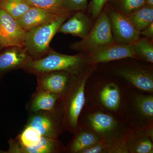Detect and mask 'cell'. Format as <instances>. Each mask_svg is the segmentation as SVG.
<instances>
[{"instance_id": "obj_3", "label": "cell", "mask_w": 153, "mask_h": 153, "mask_svg": "<svg viewBox=\"0 0 153 153\" xmlns=\"http://www.w3.org/2000/svg\"><path fill=\"white\" fill-rule=\"evenodd\" d=\"M90 66L86 57L81 55H64L50 50L40 59H32L24 71L34 75L53 71H65L73 75H79Z\"/></svg>"}, {"instance_id": "obj_5", "label": "cell", "mask_w": 153, "mask_h": 153, "mask_svg": "<svg viewBox=\"0 0 153 153\" xmlns=\"http://www.w3.org/2000/svg\"><path fill=\"white\" fill-rule=\"evenodd\" d=\"M85 96L90 102L84 106L101 110L114 115L123 117V97L120 88L115 82L108 81L91 88L90 93Z\"/></svg>"}, {"instance_id": "obj_27", "label": "cell", "mask_w": 153, "mask_h": 153, "mask_svg": "<svg viewBox=\"0 0 153 153\" xmlns=\"http://www.w3.org/2000/svg\"><path fill=\"white\" fill-rule=\"evenodd\" d=\"M88 0H63L64 5L68 12L77 11L86 8Z\"/></svg>"}, {"instance_id": "obj_10", "label": "cell", "mask_w": 153, "mask_h": 153, "mask_svg": "<svg viewBox=\"0 0 153 153\" xmlns=\"http://www.w3.org/2000/svg\"><path fill=\"white\" fill-rule=\"evenodd\" d=\"M133 44H111L88 53L86 59L89 65L108 63L127 58H137Z\"/></svg>"}, {"instance_id": "obj_23", "label": "cell", "mask_w": 153, "mask_h": 153, "mask_svg": "<svg viewBox=\"0 0 153 153\" xmlns=\"http://www.w3.org/2000/svg\"><path fill=\"white\" fill-rule=\"evenodd\" d=\"M31 7H36L47 10L60 16H69L63 0H25Z\"/></svg>"}, {"instance_id": "obj_24", "label": "cell", "mask_w": 153, "mask_h": 153, "mask_svg": "<svg viewBox=\"0 0 153 153\" xmlns=\"http://www.w3.org/2000/svg\"><path fill=\"white\" fill-rule=\"evenodd\" d=\"M41 137L38 130L29 126H25L15 140L23 146L31 147L36 146L40 141Z\"/></svg>"}, {"instance_id": "obj_7", "label": "cell", "mask_w": 153, "mask_h": 153, "mask_svg": "<svg viewBox=\"0 0 153 153\" xmlns=\"http://www.w3.org/2000/svg\"><path fill=\"white\" fill-rule=\"evenodd\" d=\"M25 126L36 129L42 136L58 139L65 130L62 100L52 109L29 114Z\"/></svg>"}, {"instance_id": "obj_8", "label": "cell", "mask_w": 153, "mask_h": 153, "mask_svg": "<svg viewBox=\"0 0 153 153\" xmlns=\"http://www.w3.org/2000/svg\"><path fill=\"white\" fill-rule=\"evenodd\" d=\"M111 26L108 15L102 13L93 28L85 38L75 42L70 46L75 51L89 53L106 45L114 43Z\"/></svg>"}, {"instance_id": "obj_30", "label": "cell", "mask_w": 153, "mask_h": 153, "mask_svg": "<svg viewBox=\"0 0 153 153\" xmlns=\"http://www.w3.org/2000/svg\"><path fill=\"white\" fill-rule=\"evenodd\" d=\"M140 34L150 40L153 38V22L140 32Z\"/></svg>"}, {"instance_id": "obj_28", "label": "cell", "mask_w": 153, "mask_h": 153, "mask_svg": "<svg viewBox=\"0 0 153 153\" xmlns=\"http://www.w3.org/2000/svg\"><path fill=\"white\" fill-rule=\"evenodd\" d=\"M80 153H108L106 146L102 142H98L91 145L85 149L81 151Z\"/></svg>"}, {"instance_id": "obj_13", "label": "cell", "mask_w": 153, "mask_h": 153, "mask_svg": "<svg viewBox=\"0 0 153 153\" xmlns=\"http://www.w3.org/2000/svg\"><path fill=\"white\" fill-rule=\"evenodd\" d=\"M115 73L137 90L153 93V74L151 70L139 67H124L117 68Z\"/></svg>"}, {"instance_id": "obj_9", "label": "cell", "mask_w": 153, "mask_h": 153, "mask_svg": "<svg viewBox=\"0 0 153 153\" xmlns=\"http://www.w3.org/2000/svg\"><path fill=\"white\" fill-rule=\"evenodd\" d=\"M26 34L17 20L0 9V51L12 47L25 48Z\"/></svg>"}, {"instance_id": "obj_4", "label": "cell", "mask_w": 153, "mask_h": 153, "mask_svg": "<svg viewBox=\"0 0 153 153\" xmlns=\"http://www.w3.org/2000/svg\"><path fill=\"white\" fill-rule=\"evenodd\" d=\"M123 97V116L131 128L153 127V96L137 92Z\"/></svg>"}, {"instance_id": "obj_16", "label": "cell", "mask_w": 153, "mask_h": 153, "mask_svg": "<svg viewBox=\"0 0 153 153\" xmlns=\"http://www.w3.org/2000/svg\"><path fill=\"white\" fill-rule=\"evenodd\" d=\"M153 127L131 128L126 139L128 153H153Z\"/></svg>"}, {"instance_id": "obj_29", "label": "cell", "mask_w": 153, "mask_h": 153, "mask_svg": "<svg viewBox=\"0 0 153 153\" xmlns=\"http://www.w3.org/2000/svg\"><path fill=\"white\" fill-rule=\"evenodd\" d=\"M108 1V0H92L90 12L94 18L98 16Z\"/></svg>"}, {"instance_id": "obj_21", "label": "cell", "mask_w": 153, "mask_h": 153, "mask_svg": "<svg viewBox=\"0 0 153 153\" xmlns=\"http://www.w3.org/2000/svg\"><path fill=\"white\" fill-rule=\"evenodd\" d=\"M127 17L136 29L141 32L153 22V7L145 4Z\"/></svg>"}, {"instance_id": "obj_19", "label": "cell", "mask_w": 153, "mask_h": 153, "mask_svg": "<svg viewBox=\"0 0 153 153\" xmlns=\"http://www.w3.org/2000/svg\"><path fill=\"white\" fill-rule=\"evenodd\" d=\"M60 100L62 99L57 94L36 88L26 104V110L30 114L40 111L51 109Z\"/></svg>"}, {"instance_id": "obj_11", "label": "cell", "mask_w": 153, "mask_h": 153, "mask_svg": "<svg viewBox=\"0 0 153 153\" xmlns=\"http://www.w3.org/2000/svg\"><path fill=\"white\" fill-rule=\"evenodd\" d=\"M114 41L117 44H134L139 39L140 32L137 30L127 16L116 11L108 15Z\"/></svg>"}, {"instance_id": "obj_12", "label": "cell", "mask_w": 153, "mask_h": 153, "mask_svg": "<svg viewBox=\"0 0 153 153\" xmlns=\"http://www.w3.org/2000/svg\"><path fill=\"white\" fill-rule=\"evenodd\" d=\"M32 58L25 48L12 47L0 51V80L7 73L24 69Z\"/></svg>"}, {"instance_id": "obj_31", "label": "cell", "mask_w": 153, "mask_h": 153, "mask_svg": "<svg viewBox=\"0 0 153 153\" xmlns=\"http://www.w3.org/2000/svg\"><path fill=\"white\" fill-rule=\"evenodd\" d=\"M146 4L153 7V0H145Z\"/></svg>"}, {"instance_id": "obj_26", "label": "cell", "mask_w": 153, "mask_h": 153, "mask_svg": "<svg viewBox=\"0 0 153 153\" xmlns=\"http://www.w3.org/2000/svg\"><path fill=\"white\" fill-rule=\"evenodd\" d=\"M112 1L120 11L127 15L146 4L145 0H112Z\"/></svg>"}, {"instance_id": "obj_2", "label": "cell", "mask_w": 153, "mask_h": 153, "mask_svg": "<svg viewBox=\"0 0 153 153\" xmlns=\"http://www.w3.org/2000/svg\"><path fill=\"white\" fill-rule=\"evenodd\" d=\"M94 70L89 67L79 75H73L62 98L64 129L73 134L78 129L79 116L85 104V85Z\"/></svg>"}, {"instance_id": "obj_15", "label": "cell", "mask_w": 153, "mask_h": 153, "mask_svg": "<svg viewBox=\"0 0 153 153\" xmlns=\"http://www.w3.org/2000/svg\"><path fill=\"white\" fill-rule=\"evenodd\" d=\"M8 143L9 148L6 153H59L64 152L65 148L58 139L43 136L33 146H23L12 138L9 140Z\"/></svg>"}, {"instance_id": "obj_14", "label": "cell", "mask_w": 153, "mask_h": 153, "mask_svg": "<svg viewBox=\"0 0 153 153\" xmlns=\"http://www.w3.org/2000/svg\"><path fill=\"white\" fill-rule=\"evenodd\" d=\"M73 74L65 71H53L36 75L37 86L55 94L62 99Z\"/></svg>"}, {"instance_id": "obj_25", "label": "cell", "mask_w": 153, "mask_h": 153, "mask_svg": "<svg viewBox=\"0 0 153 153\" xmlns=\"http://www.w3.org/2000/svg\"><path fill=\"white\" fill-rule=\"evenodd\" d=\"M135 52L148 63H153V45L150 39L143 38L139 39L133 44Z\"/></svg>"}, {"instance_id": "obj_6", "label": "cell", "mask_w": 153, "mask_h": 153, "mask_svg": "<svg viewBox=\"0 0 153 153\" xmlns=\"http://www.w3.org/2000/svg\"><path fill=\"white\" fill-rule=\"evenodd\" d=\"M68 17H60L26 32L25 48L32 59H40L49 53L50 42Z\"/></svg>"}, {"instance_id": "obj_22", "label": "cell", "mask_w": 153, "mask_h": 153, "mask_svg": "<svg viewBox=\"0 0 153 153\" xmlns=\"http://www.w3.org/2000/svg\"><path fill=\"white\" fill-rule=\"evenodd\" d=\"M31 7L25 0H0V9L17 20L20 19Z\"/></svg>"}, {"instance_id": "obj_1", "label": "cell", "mask_w": 153, "mask_h": 153, "mask_svg": "<svg viewBox=\"0 0 153 153\" xmlns=\"http://www.w3.org/2000/svg\"><path fill=\"white\" fill-rule=\"evenodd\" d=\"M83 108L78 126L90 129L97 134L108 153H128L126 140L131 130L126 121L101 110Z\"/></svg>"}, {"instance_id": "obj_17", "label": "cell", "mask_w": 153, "mask_h": 153, "mask_svg": "<svg viewBox=\"0 0 153 153\" xmlns=\"http://www.w3.org/2000/svg\"><path fill=\"white\" fill-rule=\"evenodd\" d=\"M60 16L47 10L31 7L17 21L27 32L33 28L53 22L60 18Z\"/></svg>"}, {"instance_id": "obj_20", "label": "cell", "mask_w": 153, "mask_h": 153, "mask_svg": "<svg viewBox=\"0 0 153 153\" xmlns=\"http://www.w3.org/2000/svg\"><path fill=\"white\" fill-rule=\"evenodd\" d=\"M92 29L91 22L86 16L78 12L60 26L58 33L71 34L82 38H85Z\"/></svg>"}, {"instance_id": "obj_18", "label": "cell", "mask_w": 153, "mask_h": 153, "mask_svg": "<svg viewBox=\"0 0 153 153\" xmlns=\"http://www.w3.org/2000/svg\"><path fill=\"white\" fill-rule=\"evenodd\" d=\"M100 141L97 134L90 129L78 126V129L70 142L64 148V152L80 153L91 145Z\"/></svg>"}]
</instances>
